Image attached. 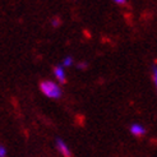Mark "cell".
Masks as SVG:
<instances>
[{
  "label": "cell",
  "mask_w": 157,
  "mask_h": 157,
  "mask_svg": "<svg viewBox=\"0 0 157 157\" xmlns=\"http://www.w3.org/2000/svg\"><path fill=\"white\" fill-rule=\"evenodd\" d=\"M78 68H79V69H84V68H87V64H86V63H81V64H78Z\"/></svg>",
  "instance_id": "9c48e42d"
},
{
  "label": "cell",
  "mask_w": 157,
  "mask_h": 157,
  "mask_svg": "<svg viewBox=\"0 0 157 157\" xmlns=\"http://www.w3.org/2000/svg\"><path fill=\"white\" fill-rule=\"evenodd\" d=\"M72 63H73V59L70 56H67L64 60H63V65H64V67H70V65H72Z\"/></svg>",
  "instance_id": "8992f818"
},
{
  "label": "cell",
  "mask_w": 157,
  "mask_h": 157,
  "mask_svg": "<svg viewBox=\"0 0 157 157\" xmlns=\"http://www.w3.org/2000/svg\"><path fill=\"white\" fill-rule=\"evenodd\" d=\"M55 146H56L58 151H59L63 156H64V157H73V156H72V152H70L69 147H68V144H67L63 139L56 138V140H55Z\"/></svg>",
  "instance_id": "7a4b0ae2"
},
{
  "label": "cell",
  "mask_w": 157,
  "mask_h": 157,
  "mask_svg": "<svg viewBox=\"0 0 157 157\" xmlns=\"http://www.w3.org/2000/svg\"><path fill=\"white\" fill-rule=\"evenodd\" d=\"M114 2H115L116 4H120V5H123V4L127 3V0H114Z\"/></svg>",
  "instance_id": "ba28073f"
},
{
  "label": "cell",
  "mask_w": 157,
  "mask_h": 157,
  "mask_svg": "<svg viewBox=\"0 0 157 157\" xmlns=\"http://www.w3.org/2000/svg\"><path fill=\"white\" fill-rule=\"evenodd\" d=\"M0 157H6V148L4 146H0Z\"/></svg>",
  "instance_id": "52a82bcc"
},
{
  "label": "cell",
  "mask_w": 157,
  "mask_h": 157,
  "mask_svg": "<svg viewBox=\"0 0 157 157\" xmlns=\"http://www.w3.org/2000/svg\"><path fill=\"white\" fill-rule=\"evenodd\" d=\"M54 74H55V78L60 82V83H65L67 82V78H65V72L64 69H63V67L60 65H56L54 68Z\"/></svg>",
  "instance_id": "277c9868"
},
{
  "label": "cell",
  "mask_w": 157,
  "mask_h": 157,
  "mask_svg": "<svg viewBox=\"0 0 157 157\" xmlns=\"http://www.w3.org/2000/svg\"><path fill=\"white\" fill-rule=\"evenodd\" d=\"M152 72H153V82L157 88V65L156 64H153V67H152Z\"/></svg>",
  "instance_id": "5b68a950"
},
{
  "label": "cell",
  "mask_w": 157,
  "mask_h": 157,
  "mask_svg": "<svg viewBox=\"0 0 157 157\" xmlns=\"http://www.w3.org/2000/svg\"><path fill=\"white\" fill-rule=\"evenodd\" d=\"M129 130H130L132 134L136 136V137H142V136L146 134V128L140 124H132Z\"/></svg>",
  "instance_id": "3957f363"
},
{
  "label": "cell",
  "mask_w": 157,
  "mask_h": 157,
  "mask_svg": "<svg viewBox=\"0 0 157 157\" xmlns=\"http://www.w3.org/2000/svg\"><path fill=\"white\" fill-rule=\"evenodd\" d=\"M40 90L45 96L49 98H60L61 96V90L60 87L51 81H42L40 83Z\"/></svg>",
  "instance_id": "6da1fadb"
}]
</instances>
